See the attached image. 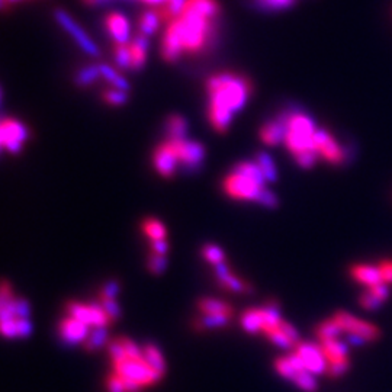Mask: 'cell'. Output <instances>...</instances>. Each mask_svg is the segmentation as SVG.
Segmentation results:
<instances>
[{"mask_svg":"<svg viewBox=\"0 0 392 392\" xmlns=\"http://www.w3.org/2000/svg\"><path fill=\"white\" fill-rule=\"evenodd\" d=\"M210 92V121L218 133H225L230 127L232 114L244 106L252 85L246 77L232 73H219L208 78Z\"/></svg>","mask_w":392,"mask_h":392,"instance_id":"1","label":"cell"},{"mask_svg":"<svg viewBox=\"0 0 392 392\" xmlns=\"http://www.w3.org/2000/svg\"><path fill=\"white\" fill-rule=\"evenodd\" d=\"M316 131L317 127L314 125L312 119L308 115L301 112L289 114L285 144L293 155L307 150H312L314 134H316Z\"/></svg>","mask_w":392,"mask_h":392,"instance_id":"2","label":"cell"},{"mask_svg":"<svg viewBox=\"0 0 392 392\" xmlns=\"http://www.w3.org/2000/svg\"><path fill=\"white\" fill-rule=\"evenodd\" d=\"M332 318L339 325L341 334H346L352 343H373L381 337V330L378 325L352 316V314L346 311H337Z\"/></svg>","mask_w":392,"mask_h":392,"instance_id":"3","label":"cell"},{"mask_svg":"<svg viewBox=\"0 0 392 392\" xmlns=\"http://www.w3.org/2000/svg\"><path fill=\"white\" fill-rule=\"evenodd\" d=\"M115 373H118L122 378H128L139 382L143 386H148L162 378V373L157 372L148 362L146 357L131 359L125 356L117 362H112Z\"/></svg>","mask_w":392,"mask_h":392,"instance_id":"4","label":"cell"},{"mask_svg":"<svg viewBox=\"0 0 392 392\" xmlns=\"http://www.w3.org/2000/svg\"><path fill=\"white\" fill-rule=\"evenodd\" d=\"M321 352L327 360V376L332 380H339L350 368L349 346L340 339L320 341Z\"/></svg>","mask_w":392,"mask_h":392,"instance_id":"5","label":"cell"},{"mask_svg":"<svg viewBox=\"0 0 392 392\" xmlns=\"http://www.w3.org/2000/svg\"><path fill=\"white\" fill-rule=\"evenodd\" d=\"M314 148L318 151L321 159L330 164L339 166L348 160L346 148H343L336 138L325 130L317 128L316 134H314Z\"/></svg>","mask_w":392,"mask_h":392,"instance_id":"6","label":"cell"},{"mask_svg":"<svg viewBox=\"0 0 392 392\" xmlns=\"http://www.w3.org/2000/svg\"><path fill=\"white\" fill-rule=\"evenodd\" d=\"M224 191L234 199L241 201H257L264 187L262 183L248 179L246 176L231 173L224 180Z\"/></svg>","mask_w":392,"mask_h":392,"instance_id":"7","label":"cell"},{"mask_svg":"<svg viewBox=\"0 0 392 392\" xmlns=\"http://www.w3.org/2000/svg\"><path fill=\"white\" fill-rule=\"evenodd\" d=\"M175 147L179 163L187 170H198L205 159V148L201 143L189 139H169Z\"/></svg>","mask_w":392,"mask_h":392,"instance_id":"8","label":"cell"},{"mask_svg":"<svg viewBox=\"0 0 392 392\" xmlns=\"http://www.w3.org/2000/svg\"><path fill=\"white\" fill-rule=\"evenodd\" d=\"M293 353L301 359L305 369L312 375L325 373L327 370V360L321 352L320 344L300 341L293 348Z\"/></svg>","mask_w":392,"mask_h":392,"instance_id":"9","label":"cell"},{"mask_svg":"<svg viewBox=\"0 0 392 392\" xmlns=\"http://www.w3.org/2000/svg\"><path fill=\"white\" fill-rule=\"evenodd\" d=\"M56 18H57V21L60 22V25L67 31V33L76 40V42H77L78 45H80L82 49H83L89 56H93V57L99 56V49H98V46L90 41V38L85 34V31H83L80 26H78L65 10L57 9V10H56Z\"/></svg>","mask_w":392,"mask_h":392,"instance_id":"10","label":"cell"},{"mask_svg":"<svg viewBox=\"0 0 392 392\" xmlns=\"http://www.w3.org/2000/svg\"><path fill=\"white\" fill-rule=\"evenodd\" d=\"M178 163L179 157L170 141H167V143H164L154 151V166L163 178L173 176Z\"/></svg>","mask_w":392,"mask_h":392,"instance_id":"11","label":"cell"},{"mask_svg":"<svg viewBox=\"0 0 392 392\" xmlns=\"http://www.w3.org/2000/svg\"><path fill=\"white\" fill-rule=\"evenodd\" d=\"M288 119L289 114H284L278 117L275 121L263 125L260 130V138L263 143L268 146H278L282 141H285L288 131Z\"/></svg>","mask_w":392,"mask_h":392,"instance_id":"12","label":"cell"},{"mask_svg":"<svg viewBox=\"0 0 392 392\" xmlns=\"http://www.w3.org/2000/svg\"><path fill=\"white\" fill-rule=\"evenodd\" d=\"M349 272L352 279L356 280L360 287H365V289L382 284L378 266L366 264V263L353 264Z\"/></svg>","mask_w":392,"mask_h":392,"instance_id":"13","label":"cell"},{"mask_svg":"<svg viewBox=\"0 0 392 392\" xmlns=\"http://www.w3.org/2000/svg\"><path fill=\"white\" fill-rule=\"evenodd\" d=\"M60 334L67 343H85L89 337L87 324L74 317L65 318L60 323Z\"/></svg>","mask_w":392,"mask_h":392,"instance_id":"14","label":"cell"},{"mask_svg":"<svg viewBox=\"0 0 392 392\" xmlns=\"http://www.w3.org/2000/svg\"><path fill=\"white\" fill-rule=\"evenodd\" d=\"M28 130L25 125L15 119H3L2 122V130H0V141H2V146H8L13 141H18V143H25L28 138Z\"/></svg>","mask_w":392,"mask_h":392,"instance_id":"15","label":"cell"},{"mask_svg":"<svg viewBox=\"0 0 392 392\" xmlns=\"http://www.w3.org/2000/svg\"><path fill=\"white\" fill-rule=\"evenodd\" d=\"M106 26L111 33L115 44L125 45L128 44L130 40V25L128 21L125 19L119 13H111L106 18Z\"/></svg>","mask_w":392,"mask_h":392,"instance_id":"16","label":"cell"},{"mask_svg":"<svg viewBox=\"0 0 392 392\" xmlns=\"http://www.w3.org/2000/svg\"><path fill=\"white\" fill-rule=\"evenodd\" d=\"M131 49V69L139 70L146 65L147 50H148V40L146 35L138 34L133 42L130 44Z\"/></svg>","mask_w":392,"mask_h":392,"instance_id":"17","label":"cell"},{"mask_svg":"<svg viewBox=\"0 0 392 392\" xmlns=\"http://www.w3.org/2000/svg\"><path fill=\"white\" fill-rule=\"evenodd\" d=\"M198 308L203 316H225L230 318L232 316V307L218 300H208V298H205V300H201L198 302Z\"/></svg>","mask_w":392,"mask_h":392,"instance_id":"18","label":"cell"},{"mask_svg":"<svg viewBox=\"0 0 392 392\" xmlns=\"http://www.w3.org/2000/svg\"><path fill=\"white\" fill-rule=\"evenodd\" d=\"M162 17L159 8H153L146 10L143 15H141L139 22H138V28H139V34H143L146 37L154 34L157 28H159L160 22H162Z\"/></svg>","mask_w":392,"mask_h":392,"instance_id":"19","label":"cell"},{"mask_svg":"<svg viewBox=\"0 0 392 392\" xmlns=\"http://www.w3.org/2000/svg\"><path fill=\"white\" fill-rule=\"evenodd\" d=\"M215 276H216L219 287H223L224 289H228L231 292H239V293L252 292V287H250L246 280L232 275L230 271L223 275H215Z\"/></svg>","mask_w":392,"mask_h":392,"instance_id":"20","label":"cell"},{"mask_svg":"<svg viewBox=\"0 0 392 392\" xmlns=\"http://www.w3.org/2000/svg\"><path fill=\"white\" fill-rule=\"evenodd\" d=\"M241 325L244 330L250 334H256L262 332L263 320H262V308H248L241 316Z\"/></svg>","mask_w":392,"mask_h":392,"instance_id":"21","label":"cell"},{"mask_svg":"<svg viewBox=\"0 0 392 392\" xmlns=\"http://www.w3.org/2000/svg\"><path fill=\"white\" fill-rule=\"evenodd\" d=\"M232 173H237V175L248 178V179H253V180H256V182H259L262 185L266 182L260 166L256 164V163L243 162V163L235 164L234 169H232Z\"/></svg>","mask_w":392,"mask_h":392,"instance_id":"22","label":"cell"},{"mask_svg":"<svg viewBox=\"0 0 392 392\" xmlns=\"http://www.w3.org/2000/svg\"><path fill=\"white\" fill-rule=\"evenodd\" d=\"M186 3H187V0H167V2H164L162 6H159L162 19L169 21V22L176 19L179 15L183 12Z\"/></svg>","mask_w":392,"mask_h":392,"instance_id":"23","label":"cell"},{"mask_svg":"<svg viewBox=\"0 0 392 392\" xmlns=\"http://www.w3.org/2000/svg\"><path fill=\"white\" fill-rule=\"evenodd\" d=\"M316 334L320 341H325V340L339 339L341 336V332H340L339 325L336 324V321L333 318H328L317 325Z\"/></svg>","mask_w":392,"mask_h":392,"instance_id":"24","label":"cell"},{"mask_svg":"<svg viewBox=\"0 0 392 392\" xmlns=\"http://www.w3.org/2000/svg\"><path fill=\"white\" fill-rule=\"evenodd\" d=\"M257 164L260 166V169H262V171H263L266 182H269V183L276 182V179H278L276 166H275V163H273V160H272V157H271L268 153L260 151V153L257 154Z\"/></svg>","mask_w":392,"mask_h":392,"instance_id":"25","label":"cell"},{"mask_svg":"<svg viewBox=\"0 0 392 392\" xmlns=\"http://www.w3.org/2000/svg\"><path fill=\"white\" fill-rule=\"evenodd\" d=\"M186 128V121L182 117L171 115L167 121L169 139H185Z\"/></svg>","mask_w":392,"mask_h":392,"instance_id":"26","label":"cell"},{"mask_svg":"<svg viewBox=\"0 0 392 392\" xmlns=\"http://www.w3.org/2000/svg\"><path fill=\"white\" fill-rule=\"evenodd\" d=\"M143 230L147 234V237L151 241L155 240H164L166 239V228L164 225L159 221V219L148 218L143 223Z\"/></svg>","mask_w":392,"mask_h":392,"instance_id":"27","label":"cell"},{"mask_svg":"<svg viewBox=\"0 0 392 392\" xmlns=\"http://www.w3.org/2000/svg\"><path fill=\"white\" fill-rule=\"evenodd\" d=\"M99 70H101V76H103L109 83H112L115 89H119V90H123V92L130 90V83L125 80L122 76H119L112 67H109L106 65H101Z\"/></svg>","mask_w":392,"mask_h":392,"instance_id":"28","label":"cell"},{"mask_svg":"<svg viewBox=\"0 0 392 392\" xmlns=\"http://www.w3.org/2000/svg\"><path fill=\"white\" fill-rule=\"evenodd\" d=\"M70 317H74L77 320H80L82 323L92 325V311H90V305H83V304H78L76 301H70L66 305Z\"/></svg>","mask_w":392,"mask_h":392,"instance_id":"29","label":"cell"},{"mask_svg":"<svg viewBox=\"0 0 392 392\" xmlns=\"http://www.w3.org/2000/svg\"><path fill=\"white\" fill-rule=\"evenodd\" d=\"M189 5L210 19H216L219 13V5L216 3V0H189Z\"/></svg>","mask_w":392,"mask_h":392,"instance_id":"30","label":"cell"},{"mask_svg":"<svg viewBox=\"0 0 392 392\" xmlns=\"http://www.w3.org/2000/svg\"><path fill=\"white\" fill-rule=\"evenodd\" d=\"M101 76V70H99V66H89L83 70L78 71L76 74V83L77 86H80V87H86V86H90L93 82H96V78Z\"/></svg>","mask_w":392,"mask_h":392,"instance_id":"31","label":"cell"},{"mask_svg":"<svg viewBox=\"0 0 392 392\" xmlns=\"http://www.w3.org/2000/svg\"><path fill=\"white\" fill-rule=\"evenodd\" d=\"M105 343H106V330L105 328L95 327V330H93L92 334H89V337L83 343V346L87 352H95L99 348L105 346Z\"/></svg>","mask_w":392,"mask_h":392,"instance_id":"32","label":"cell"},{"mask_svg":"<svg viewBox=\"0 0 392 392\" xmlns=\"http://www.w3.org/2000/svg\"><path fill=\"white\" fill-rule=\"evenodd\" d=\"M90 311H92V325L99 327V328H106L109 324L114 323L112 318L108 316V312L102 305L98 304H90Z\"/></svg>","mask_w":392,"mask_h":392,"instance_id":"33","label":"cell"},{"mask_svg":"<svg viewBox=\"0 0 392 392\" xmlns=\"http://www.w3.org/2000/svg\"><path fill=\"white\" fill-rule=\"evenodd\" d=\"M298 388L302 389L304 392H316L317 391V381L314 380V375L308 370L298 372L296 376L292 381Z\"/></svg>","mask_w":392,"mask_h":392,"instance_id":"34","label":"cell"},{"mask_svg":"<svg viewBox=\"0 0 392 392\" xmlns=\"http://www.w3.org/2000/svg\"><path fill=\"white\" fill-rule=\"evenodd\" d=\"M144 357L147 362L157 370L159 373H164V360L160 355V352L157 350L155 346H153V344H147L146 349H144Z\"/></svg>","mask_w":392,"mask_h":392,"instance_id":"35","label":"cell"},{"mask_svg":"<svg viewBox=\"0 0 392 392\" xmlns=\"http://www.w3.org/2000/svg\"><path fill=\"white\" fill-rule=\"evenodd\" d=\"M114 54H115L117 65L121 69L131 67V49H130V44H125V45L115 44Z\"/></svg>","mask_w":392,"mask_h":392,"instance_id":"36","label":"cell"},{"mask_svg":"<svg viewBox=\"0 0 392 392\" xmlns=\"http://www.w3.org/2000/svg\"><path fill=\"white\" fill-rule=\"evenodd\" d=\"M275 369L278 370V373L280 376H284V378L291 380V381H293V378L298 373L296 369L293 368V365L291 364V360H289L288 356L287 357H278L275 360Z\"/></svg>","mask_w":392,"mask_h":392,"instance_id":"37","label":"cell"},{"mask_svg":"<svg viewBox=\"0 0 392 392\" xmlns=\"http://www.w3.org/2000/svg\"><path fill=\"white\" fill-rule=\"evenodd\" d=\"M230 321V317L225 316H203V318L196 321L198 330H203V328H216V327H224Z\"/></svg>","mask_w":392,"mask_h":392,"instance_id":"38","label":"cell"},{"mask_svg":"<svg viewBox=\"0 0 392 392\" xmlns=\"http://www.w3.org/2000/svg\"><path fill=\"white\" fill-rule=\"evenodd\" d=\"M202 256L205 257L207 262L212 263L214 266L219 264V263H224V252L219 247L214 246V244H207L203 246L202 248Z\"/></svg>","mask_w":392,"mask_h":392,"instance_id":"39","label":"cell"},{"mask_svg":"<svg viewBox=\"0 0 392 392\" xmlns=\"http://www.w3.org/2000/svg\"><path fill=\"white\" fill-rule=\"evenodd\" d=\"M320 159V154L317 150H307L302 151L300 154L295 155V160L298 163V166L302 167V169H311L314 164L317 163V160Z\"/></svg>","mask_w":392,"mask_h":392,"instance_id":"40","label":"cell"},{"mask_svg":"<svg viewBox=\"0 0 392 392\" xmlns=\"http://www.w3.org/2000/svg\"><path fill=\"white\" fill-rule=\"evenodd\" d=\"M103 99L106 103L109 105H112V106H119V105H123L125 102L128 101V95H127V92H123V90H119V89H111V90H106L103 92Z\"/></svg>","mask_w":392,"mask_h":392,"instance_id":"41","label":"cell"},{"mask_svg":"<svg viewBox=\"0 0 392 392\" xmlns=\"http://www.w3.org/2000/svg\"><path fill=\"white\" fill-rule=\"evenodd\" d=\"M266 337H268L273 344H276V346H280V348H295L296 346V343L291 337H288L284 332H282L280 328H276V330L268 333Z\"/></svg>","mask_w":392,"mask_h":392,"instance_id":"42","label":"cell"},{"mask_svg":"<svg viewBox=\"0 0 392 392\" xmlns=\"http://www.w3.org/2000/svg\"><path fill=\"white\" fill-rule=\"evenodd\" d=\"M99 300H101L102 307L108 312V316L112 318V321H117L119 318V316H121V312H119V307H118V304L115 301V298H109V296L99 295Z\"/></svg>","mask_w":392,"mask_h":392,"instance_id":"43","label":"cell"},{"mask_svg":"<svg viewBox=\"0 0 392 392\" xmlns=\"http://www.w3.org/2000/svg\"><path fill=\"white\" fill-rule=\"evenodd\" d=\"M121 344H122V348L125 350V355H127V357H131V359H138V357H144V353H141V350L138 349L137 344L134 341H131L130 339L127 337H118Z\"/></svg>","mask_w":392,"mask_h":392,"instance_id":"44","label":"cell"},{"mask_svg":"<svg viewBox=\"0 0 392 392\" xmlns=\"http://www.w3.org/2000/svg\"><path fill=\"white\" fill-rule=\"evenodd\" d=\"M376 266H378V271H380V275H381V279H382V284H385L388 287L392 285V259L382 260Z\"/></svg>","mask_w":392,"mask_h":392,"instance_id":"45","label":"cell"},{"mask_svg":"<svg viewBox=\"0 0 392 392\" xmlns=\"http://www.w3.org/2000/svg\"><path fill=\"white\" fill-rule=\"evenodd\" d=\"M166 268V259L164 256L151 253L148 257V269L154 275H160Z\"/></svg>","mask_w":392,"mask_h":392,"instance_id":"46","label":"cell"},{"mask_svg":"<svg viewBox=\"0 0 392 392\" xmlns=\"http://www.w3.org/2000/svg\"><path fill=\"white\" fill-rule=\"evenodd\" d=\"M296 0H257V3L266 9H288L295 5Z\"/></svg>","mask_w":392,"mask_h":392,"instance_id":"47","label":"cell"},{"mask_svg":"<svg viewBox=\"0 0 392 392\" xmlns=\"http://www.w3.org/2000/svg\"><path fill=\"white\" fill-rule=\"evenodd\" d=\"M106 388H108V392H127V389H125L123 382L121 380V376L118 373H115V372L112 375L108 376Z\"/></svg>","mask_w":392,"mask_h":392,"instance_id":"48","label":"cell"},{"mask_svg":"<svg viewBox=\"0 0 392 392\" xmlns=\"http://www.w3.org/2000/svg\"><path fill=\"white\" fill-rule=\"evenodd\" d=\"M359 304H360V307H362L364 309H368V311H373V309H376V308H380L382 304L380 302V301H376L375 298L365 289V292L360 295V298H359Z\"/></svg>","mask_w":392,"mask_h":392,"instance_id":"49","label":"cell"},{"mask_svg":"<svg viewBox=\"0 0 392 392\" xmlns=\"http://www.w3.org/2000/svg\"><path fill=\"white\" fill-rule=\"evenodd\" d=\"M257 202L263 207H268V208H276L279 205V199L276 198V195L268 189H264L262 192V195L259 196Z\"/></svg>","mask_w":392,"mask_h":392,"instance_id":"50","label":"cell"},{"mask_svg":"<svg viewBox=\"0 0 392 392\" xmlns=\"http://www.w3.org/2000/svg\"><path fill=\"white\" fill-rule=\"evenodd\" d=\"M13 307H15V316H17V318H28L29 307L25 300H22V298H19V300H13Z\"/></svg>","mask_w":392,"mask_h":392,"instance_id":"51","label":"cell"},{"mask_svg":"<svg viewBox=\"0 0 392 392\" xmlns=\"http://www.w3.org/2000/svg\"><path fill=\"white\" fill-rule=\"evenodd\" d=\"M17 334L18 337H25L31 333V323L28 318H17Z\"/></svg>","mask_w":392,"mask_h":392,"instance_id":"52","label":"cell"},{"mask_svg":"<svg viewBox=\"0 0 392 392\" xmlns=\"http://www.w3.org/2000/svg\"><path fill=\"white\" fill-rule=\"evenodd\" d=\"M17 318L13 320H8V321H2V333L6 337H17Z\"/></svg>","mask_w":392,"mask_h":392,"instance_id":"53","label":"cell"},{"mask_svg":"<svg viewBox=\"0 0 392 392\" xmlns=\"http://www.w3.org/2000/svg\"><path fill=\"white\" fill-rule=\"evenodd\" d=\"M118 291H119L118 282H117V280H112V282H109V284L105 285V288L99 292V295L109 296V298H115L117 293H118Z\"/></svg>","mask_w":392,"mask_h":392,"instance_id":"54","label":"cell"},{"mask_svg":"<svg viewBox=\"0 0 392 392\" xmlns=\"http://www.w3.org/2000/svg\"><path fill=\"white\" fill-rule=\"evenodd\" d=\"M167 248H169V244L166 240H155L151 243V250H153V253L155 255H160V256H164L167 253Z\"/></svg>","mask_w":392,"mask_h":392,"instance_id":"55","label":"cell"},{"mask_svg":"<svg viewBox=\"0 0 392 392\" xmlns=\"http://www.w3.org/2000/svg\"><path fill=\"white\" fill-rule=\"evenodd\" d=\"M85 2L87 5H101V3L105 2V0H85Z\"/></svg>","mask_w":392,"mask_h":392,"instance_id":"56","label":"cell"},{"mask_svg":"<svg viewBox=\"0 0 392 392\" xmlns=\"http://www.w3.org/2000/svg\"><path fill=\"white\" fill-rule=\"evenodd\" d=\"M17 3V2H21V0H2V5H3V8L6 6V3Z\"/></svg>","mask_w":392,"mask_h":392,"instance_id":"57","label":"cell"}]
</instances>
